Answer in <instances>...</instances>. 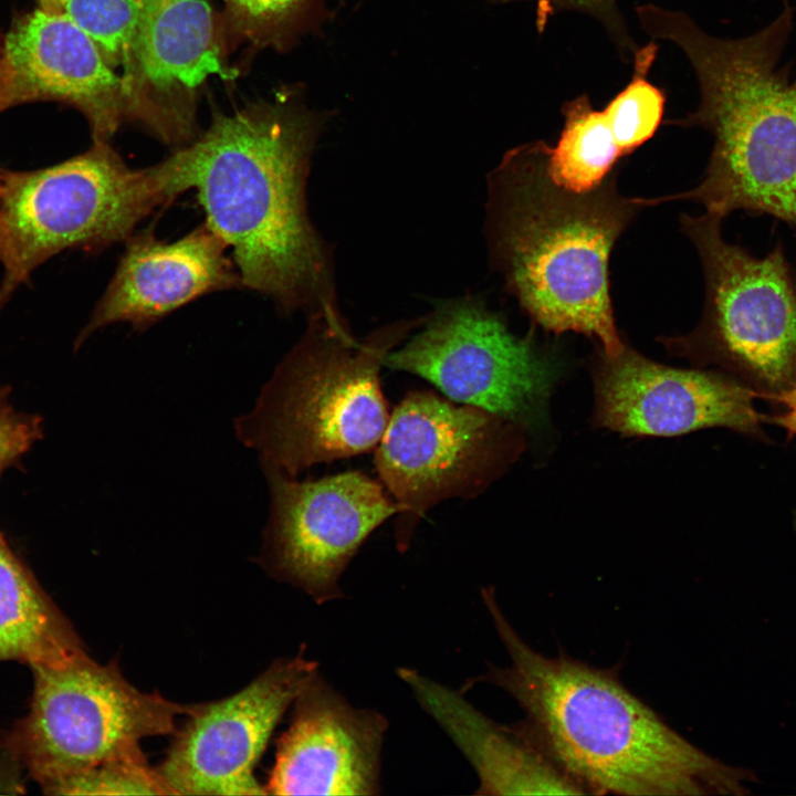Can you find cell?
I'll return each mask as SVG.
<instances>
[{
    "label": "cell",
    "mask_w": 796,
    "mask_h": 796,
    "mask_svg": "<svg viewBox=\"0 0 796 796\" xmlns=\"http://www.w3.org/2000/svg\"><path fill=\"white\" fill-rule=\"evenodd\" d=\"M320 127L292 107L250 106L216 116L160 161L171 199L196 190L206 224L233 251L242 285L308 316L339 311L333 258L306 207Z\"/></svg>",
    "instance_id": "1"
},
{
    "label": "cell",
    "mask_w": 796,
    "mask_h": 796,
    "mask_svg": "<svg viewBox=\"0 0 796 796\" xmlns=\"http://www.w3.org/2000/svg\"><path fill=\"white\" fill-rule=\"evenodd\" d=\"M481 597L510 664L489 666L470 684L509 693L524 722L585 794H742L751 774L710 756L625 687L618 673L531 648L506 619L495 589Z\"/></svg>",
    "instance_id": "2"
},
{
    "label": "cell",
    "mask_w": 796,
    "mask_h": 796,
    "mask_svg": "<svg viewBox=\"0 0 796 796\" xmlns=\"http://www.w3.org/2000/svg\"><path fill=\"white\" fill-rule=\"evenodd\" d=\"M547 151L543 140L517 146L488 176L491 259L536 325L583 334L615 356L625 344L615 322L609 258L652 199L621 195L616 171L595 190L572 191L551 178Z\"/></svg>",
    "instance_id": "3"
},
{
    "label": "cell",
    "mask_w": 796,
    "mask_h": 796,
    "mask_svg": "<svg viewBox=\"0 0 796 796\" xmlns=\"http://www.w3.org/2000/svg\"><path fill=\"white\" fill-rule=\"evenodd\" d=\"M636 14L649 36L683 52L696 77V108L669 123L714 138L702 181L657 203L688 199L720 219L744 209L796 226V90L789 65L779 66L795 8L784 2L766 27L737 39L711 35L685 12L657 4Z\"/></svg>",
    "instance_id": "4"
},
{
    "label": "cell",
    "mask_w": 796,
    "mask_h": 796,
    "mask_svg": "<svg viewBox=\"0 0 796 796\" xmlns=\"http://www.w3.org/2000/svg\"><path fill=\"white\" fill-rule=\"evenodd\" d=\"M427 316L395 321L360 342L341 312L310 315L253 408L235 419L237 437L262 465L290 478L369 451L390 417L380 368Z\"/></svg>",
    "instance_id": "5"
},
{
    "label": "cell",
    "mask_w": 796,
    "mask_h": 796,
    "mask_svg": "<svg viewBox=\"0 0 796 796\" xmlns=\"http://www.w3.org/2000/svg\"><path fill=\"white\" fill-rule=\"evenodd\" d=\"M170 200L159 164L130 168L106 142L50 167L0 169V222L9 252L0 308L50 258L126 240Z\"/></svg>",
    "instance_id": "6"
},
{
    "label": "cell",
    "mask_w": 796,
    "mask_h": 796,
    "mask_svg": "<svg viewBox=\"0 0 796 796\" xmlns=\"http://www.w3.org/2000/svg\"><path fill=\"white\" fill-rule=\"evenodd\" d=\"M28 714L8 746L46 794L101 763L143 755L140 742L175 731L191 705L142 692L116 662L85 654L64 666H36Z\"/></svg>",
    "instance_id": "7"
},
{
    "label": "cell",
    "mask_w": 796,
    "mask_h": 796,
    "mask_svg": "<svg viewBox=\"0 0 796 796\" xmlns=\"http://www.w3.org/2000/svg\"><path fill=\"white\" fill-rule=\"evenodd\" d=\"M517 425L431 391H411L377 444L379 479L398 505L395 540L408 549L425 514L484 491L520 450Z\"/></svg>",
    "instance_id": "8"
},
{
    "label": "cell",
    "mask_w": 796,
    "mask_h": 796,
    "mask_svg": "<svg viewBox=\"0 0 796 796\" xmlns=\"http://www.w3.org/2000/svg\"><path fill=\"white\" fill-rule=\"evenodd\" d=\"M422 326L388 353L384 366L415 374L447 398L521 428L538 422L557 371L531 337L514 335L469 295L441 302Z\"/></svg>",
    "instance_id": "9"
},
{
    "label": "cell",
    "mask_w": 796,
    "mask_h": 796,
    "mask_svg": "<svg viewBox=\"0 0 796 796\" xmlns=\"http://www.w3.org/2000/svg\"><path fill=\"white\" fill-rule=\"evenodd\" d=\"M721 221L709 213L681 218L705 277L703 321L687 338L784 387L796 377V290L783 250L755 258L723 239Z\"/></svg>",
    "instance_id": "10"
},
{
    "label": "cell",
    "mask_w": 796,
    "mask_h": 796,
    "mask_svg": "<svg viewBox=\"0 0 796 796\" xmlns=\"http://www.w3.org/2000/svg\"><path fill=\"white\" fill-rule=\"evenodd\" d=\"M262 468L271 495L264 565L318 604L339 598L346 567L367 537L396 516L398 505L383 483L358 471L298 481Z\"/></svg>",
    "instance_id": "11"
},
{
    "label": "cell",
    "mask_w": 796,
    "mask_h": 796,
    "mask_svg": "<svg viewBox=\"0 0 796 796\" xmlns=\"http://www.w3.org/2000/svg\"><path fill=\"white\" fill-rule=\"evenodd\" d=\"M318 673L302 654L273 662L237 693L192 704L157 768L174 795H264L254 768L289 706Z\"/></svg>",
    "instance_id": "12"
},
{
    "label": "cell",
    "mask_w": 796,
    "mask_h": 796,
    "mask_svg": "<svg viewBox=\"0 0 796 796\" xmlns=\"http://www.w3.org/2000/svg\"><path fill=\"white\" fill-rule=\"evenodd\" d=\"M219 46L207 0H142L124 74L128 118L167 144L195 132V97L212 76L232 80Z\"/></svg>",
    "instance_id": "13"
},
{
    "label": "cell",
    "mask_w": 796,
    "mask_h": 796,
    "mask_svg": "<svg viewBox=\"0 0 796 796\" xmlns=\"http://www.w3.org/2000/svg\"><path fill=\"white\" fill-rule=\"evenodd\" d=\"M596 423L627 436H678L709 427L752 432L756 394L714 373L661 365L626 346L600 353L595 369Z\"/></svg>",
    "instance_id": "14"
},
{
    "label": "cell",
    "mask_w": 796,
    "mask_h": 796,
    "mask_svg": "<svg viewBox=\"0 0 796 796\" xmlns=\"http://www.w3.org/2000/svg\"><path fill=\"white\" fill-rule=\"evenodd\" d=\"M387 720L317 673L294 702L265 785L275 795H377Z\"/></svg>",
    "instance_id": "15"
},
{
    "label": "cell",
    "mask_w": 796,
    "mask_h": 796,
    "mask_svg": "<svg viewBox=\"0 0 796 796\" xmlns=\"http://www.w3.org/2000/svg\"><path fill=\"white\" fill-rule=\"evenodd\" d=\"M7 107L40 100L75 106L95 142H107L128 117L126 86L92 39L63 10L19 19L3 43Z\"/></svg>",
    "instance_id": "16"
},
{
    "label": "cell",
    "mask_w": 796,
    "mask_h": 796,
    "mask_svg": "<svg viewBox=\"0 0 796 796\" xmlns=\"http://www.w3.org/2000/svg\"><path fill=\"white\" fill-rule=\"evenodd\" d=\"M227 248L206 223L174 242L150 231L130 235L76 346L104 326L127 322L142 331L200 296L242 285Z\"/></svg>",
    "instance_id": "17"
},
{
    "label": "cell",
    "mask_w": 796,
    "mask_h": 796,
    "mask_svg": "<svg viewBox=\"0 0 796 796\" xmlns=\"http://www.w3.org/2000/svg\"><path fill=\"white\" fill-rule=\"evenodd\" d=\"M397 674L470 762L479 778L476 794H585L524 721L499 724L478 711L459 691L415 669L399 668Z\"/></svg>",
    "instance_id": "18"
},
{
    "label": "cell",
    "mask_w": 796,
    "mask_h": 796,
    "mask_svg": "<svg viewBox=\"0 0 796 796\" xmlns=\"http://www.w3.org/2000/svg\"><path fill=\"white\" fill-rule=\"evenodd\" d=\"M85 654L70 621L0 533V661L56 667Z\"/></svg>",
    "instance_id": "19"
},
{
    "label": "cell",
    "mask_w": 796,
    "mask_h": 796,
    "mask_svg": "<svg viewBox=\"0 0 796 796\" xmlns=\"http://www.w3.org/2000/svg\"><path fill=\"white\" fill-rule=\"evenodd\" d=\"M564 125L554 147L548 146L547 170L559 186L575 192L600 187L624 158L603 111L587 95L565 103Z\"/></svg>",
    "instance_id": "20"
},
{
    "label": "cell",
    "mask_w": 796,
    "mask_h": 796,
    "mask_svg": "<svg viewBox=\"0 0 796 796\" xmlns=\"http://www.w3.org/2000/svg\"><path fill=\"white\" fill-rule=\"evenodd\" d=\"M656 55V43L637 49L629 83L603 109L624 157L651 139L662 123L666 95L647 77Z\"/></svg>",
    "instance_id": "21"
},
{
    "label": "cell",
    "mask_w": 796,
    "mask_h": 796,
    "mask_svg": "<svg viewBox=\"0 0 796 796\" xmlns=\"http://www.w3.org/2000/svg\"><path fill=\"white\" fill-rule=\"evenodd\" d=\"M142 0H65L63 11L98 48L107 63L126 66Z\"/></svg>",
    "instance_id": "22"
},
{
    "label": "cell",
    "mask_w": 796,
    "mask_h": 796,
    "mask_svg": "<svg viewBox=\"0 0 796 796\" xmlns=\"http://www.w3.org/2000/svg\"><path fill=\"white\" fill-rule=\"evenodd\" d=\"M51 795H174L145 755L111 760L83 771L57 786Z\"/></svg>",
    "instance_id": "23"
},
{
    "label": "cell",
    "mask_w": 796,
    "mask_h": 796,
    "mask_svg": "<svg viewBox=\"0 0 796 796\" xmlns=\"http://www.w3.org/2000/svg\"><path fill=\"white\" fill-rule=\"evenodd\" d=\"M509 2L516 0H489ZM536 4V27L542 31L551 15L559 11H578L599 21L624 59L632 57L639 48L625 22L617 0H531Z\"/></svg>",
    "instance_id": "24"
},
{
    "label": "cell",
    "mask_w": 796,
    "mask_h": 796,
    "mask_svg": "<svg viewBox=\"0 0 796 796\" xmlns=\"http://www.w3.org/2000/svg\"><path fill=\"white\" fill-rule=\"evenodd\" d=\"M40 437V420L15 411L0 390V474Z\"/></svg>",
    "instance_id": "25"
},
{
    "label": "cell",
    "mask_w": 796,
    "mask_h": 796,
    "mask_svg": "<svg viewBox=\"0 0 796 796\" xmlns=\"http://www.w3.org/2000/svg\"><path fill=\"white\" fill-rule=\"evenodd\" d=\"M312 0H226L230 11L248 27L280 29L292 22Z\"/></svg>",
    "instance_id": "26"
},
{
    "label": "cell",
    "mask_w": 796,
    "mask_h": 796,
    "mask_svg": "<svg viewBox=\"0 0 796 796\" xmlns=\"http://www.w3.org/2000/svg\"><path fill=\"white\" fill-rule=\"evenodd\" d=\"M777 400L785 406V411L775 417V422L787 431L796 434V383L782 390Z\"/></svg>",
    "instance_id": "27"
},
{
    "label": "cell",
    "mask_w": 796,
    "mask_h": 796,
    "mask_svg": "<svg viewBox=\"0 0 796 796\" xmlns=\"http://www.w3.org/2000/svg\"><path fill=\"white\" fill-rule=\"evenodd\" d=\"M7 107L4 96L3 44H0V112Z\"/></svg>",
    "instance_id": "28"
},
{
    "label": "cell",
    "mask_w": 796,
    "mask_h": 796,
    "mask_svg": "<svg viewBox=\"0 0 796 796\" xmlns=\"http://www.w3.org/2000/svg\"><path fill=\"white\" fill-rule=\"evenodd\" d=\"M8 261H9V252H8L4 233H3L1 222H0V262L6 268V265L8 264Z\"/></svg>",
    "instance_id": "29"
},
{
    "label": "cell",
    "mask_w": 796,
    "mask_h": 796,
    "mask_svg": "<svg viewBox=\"0 0 796 796\" xmlns=\"http://www.w3.org/2000/svg\"><path fill=\"white\" fill-rule=\"evenodd\" d=\"M65 0H41L42 8L62 10Z\"/></svg>",
    "instance_id": "30"
},
{
    "label": "cell",
    "mask_w": 796,
    "mask_h": 796,
    "mask_svg": "<svg viewBox=\"0 0 796 796\" xmlns=\"http://www.w3.org/2000/svg\"><path fill=\"white\" fill-rule=\"evenodd\" d=\"M793 85H794V87H795V90H796V80L793 82Z\"/></svg>",
    "instance_id": "31"
},
{
    "label": "cell",
    "mask_w": 796,
    "mask_h": 796,
    "mask_svg": "<svg viewBox=\"0 0 796 796\" xmlns=\"http://www.w3.org/2000/svg\"><path fill=\"white\" fill-rule=\"evenodd\" d=\"M779 1H783V2H788V0H779Z\"/></svg>",
    "instance_id": "32"
}]
</instances>
